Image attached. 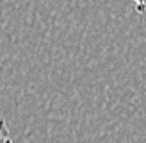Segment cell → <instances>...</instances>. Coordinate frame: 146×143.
I'll return each mask as SVG.
<instances>
[{"label":"cell","mask_w":146,"mask_h":143,"mask_svg":"<svg viewBox=\"0 0 146 143\" xmlns=\"http://www.w3.org/2000/svg\"><path fill=\"white\" fill-rule=\"evenodd\" d=\"M0 143H13L9 129H7V124L4 118H0Z\"/></svg>","instance_id":"6da1fadb"},{"label":"cell","mask_w":146,"mask_h":143,"mask_svg":"<svg viewBox=\"0 0 146 143\" xmlns=\"http://www.w3.org/2000/svg\"><path fill=\"white\" fill-rule=\"evenodd\" d=\"M135 4V13L139 14H146V0H132Z\"/></svg>","instance_id":"7a4b0ae2"}]
</instances>
